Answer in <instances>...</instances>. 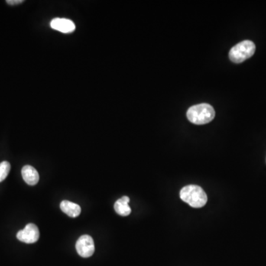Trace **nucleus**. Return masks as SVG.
<instances>
[{
  "mask_svg": "<svg viewBox=\"0 0 266 266\" xmlns=\"http://www.w3.org/2000/svg\"><path fill=\"white\" fill-rule=\"evenodd\" d=\"M24 2L23 0H7L6 2L8 5H18V4L22 3Z\"/></svg>",
  "mask_w": 266,
  "mask_h": 266,
  "instance_id": "nucleus-11",
  "label": "nucleus"
},
{
  "mask_svg": "<svg viewBox=\"0 0 266 266\" xmlns=\"http://www.w3.org/2000/svg\"><path fill=\"white\" fill-rule=\"evenodd\" d=\"M256 46L252 41L244 40L230 50L229 59L234 63H242L251 58L255 53Z\"/></svg>",
  "mask_w": 266,
  "mask_h": 266,
  "instance_id": "nucleus-3",
  "label": "nucleus"
},
{
  "mask_svg": "<svg viewBox=\"0 0 266 266\" xmlns=\"http://www.w3.org/2000/svg\"><path fill=\"white\" fill-rule=\"evenodd\" d=\"M188 120L192 124L202 125L211 122L215 118V111L209 104L194 105L188 110Z\"/></svg>",
  "mask_w": 266,
  "mask_h": 266,
  "instance_id": "nucleus-2",
  "label": "nucleus"
},
{
  "mask_svg": "<svg viewBox=\"0 0 266 266\" xmlns=\"http://www.w3.org/2000/svg\"><path fill=\"white\" fill-rule=\"evenodd\" d=\"M76 251L81 257L88 258L95 251V244L92 237L85 235L81 236L76 244Z\"/></svg>",
  "mask_w": 266,
  "mask_h": 266,
  "instance_id": "nucleus-4",
  "label": "nucleus"
},
{
  "mask_svg": "<svg viewBox=\"0 0 266 266\" xmlns=\"http://www.w3.org/2000/svg\"><path fill=\"white\" fill-rule=\"evenodd\" d=\"M50 26L54 30H59L65 33H71L76 29L74 23L67 19H53L50 22Z\"/></svg>",
  "mask_w": 266,
  "mask_h": 266,
  "instance_id": "nucleus-6",
  "label": "nucleus"
},
{
  "mask_svg": "<svg viewBox=\"0 0 266 266\" xmlns=\"http://www.w3.org/2000/svg\"><path fill=\"white\" fill-rule=\"evenodd\" d=\"M17 239L25 244H34L40 238L38 227L33 223H28L24 229L20 230L17 235Z\"/></svg>",
  "mask_w": 266,
  "mask_h": 266,
  "instance_id": "nucleus-5",
  "label": "nucleus"
},
{
  "mask_svg": "<svg viewBox=\"0 0 266 266\" xmlns=\"http://www.w3.org/2000/svg\"><path fill=\"white\" fill-rule=\"evenodd\" d=\"M60 209H62L64 213L68 215L70 218H76L79 216L81 214V211H82L79 205L69 201V200H63L61 202Z\"/></svg>",
  "mask_w": 266,
  "mask_h": 266,
  "instance_id": "nucleus-8",
  "label": "nucleus"
},
{
  "mask_svg": "<svg viewBox=\"0 0 266 266\" xmlns=\"http://www.w3.org/2000/svg\"><path fill=\"white\" fill-rule=\"evenodd\" d=\"M180 197L183 201L193 208L203 207L208 201L206 192L196 185L184 186L180 190Z\"/></svg>",
  "mask_w": 266,
  "mask_h": 266,
  "instance_id": "nucleus-1",
  "label": "nucleus"
},
{
  "mask_svg": "<svg viewBox=\"0 0 266 266\" xmlns=\"http://www.w3.org/2000/svg\"><path fill=\"white\" fill-rule=\"evenodd\" d=\"M11 164L8 161L0 163V182L3 181L9 174Z\"/></svg>",
  "mask_w": 266,
  "mask_h": 266,
  "instance_id": "nucleus-10",
  "label": "nucleus"
},
{
  "mask_svg": "<svg viewBox=\"0 0 266 266\" xmlns=\"http://www.w3.org/2000/svg\"><path fill=\"white\" fill-rule=\"evenodd\" d=\"M130 198L127 196H124L117 200L114 205V209L118 215L121 216H128L131 213V208L129 206Z\"/></svg>",
  "mask_w": 266,
  "mask_h": 266,
  "instance_id": "nucleus-9",
  "label": "nucleus"
},
{
  "mask_svg": "<svg viewBox=\"0 0 266 266\" xmlns=\"http://www.w3.org/2000/svg\"><path fill=\"white\" fill-rule=\"evenodd\" d=\"M22 176L23 179L26 183L30 186H34V185L37 184L40 180L38 172L30 165L23 166L22 170Z\"/></svg>",
  "mask_w": 266,
  "mask_h": 266,
  "instance_id": "nucleus-7",
  "label": "nucleus"
}]
</instances>
